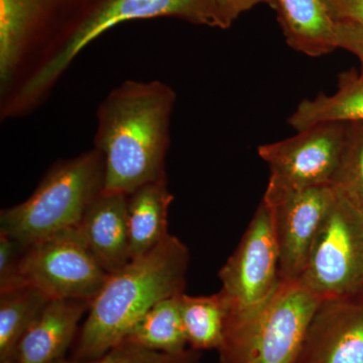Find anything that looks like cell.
<instances>
[{
    "label": "cell",
    "mask_w": 363,
    "mask_h": 363,
    "mask_svg": "<svg viewBox=\"0 0 363 363\" xmlns=\"http://www.w3.org/2000/svg\"><path fill=\"white\" fill-rule=\"evenodd\" d=\"M176 94L160 81H125L97 111L95 145L105 166V193L130 195L166 178L169 118Z\"/></svg>",
    "instance_id": "6da1fadb"
},
{
    "label": "cell",
    "mask_w": 363,
    "mask_h": 363,
    "mask_svg": "<svg viewBox=\"0 0 363 363\" xmlns=\"http://www.w3.org/2000/svg\"><path fill=\"white\" fill-rule=\"evenodd\" d=\"M189 262L187 247L169 234L147 255L109 274L91 301L88 316L76 339L73 359L102 357L123 342L155 305L183 294Z\"/></svg>",
    "instance_id": "7a4b0ae2"
},
{
    "label": "cell",
    "mask_w": 363,
    "mask_h": 363,
    "mask_svg": "<svg viewBox=\"0 0 363 363\" xmlns=\"http://www.w3.org/2000/svg\"><path fill=\"white\" fill-rule=\"evenodd\" d=\"M104 159L97 149L56 162L26 201L0 212V231L23 247L75 228L104 192Z\"/></svg>",
    "instance_id": "3957f363"
},
{
    "label": "cell",
    "mask_w": 363,
    "mask_h": 363,
    "mask_svg": "<svg viewBox=\"0 0 363 363\" xmlns=\"http://www.w3.org/2000/svg\"><path fill=\"white\" fill-rule=\"evenodd\" d=\"M321 301L298 281H279L264 304L227 314L220 363H297Z\"/></svg>",
    "instance_id": "277c9868"
},
{
    "label": "cell",
    "mask_w": 363,
    "mask_h": 363,
    "mask_svg": "<svg viewBox=\"0 0 363 363\" xmlns=\"http://www.w3.org/2000/svg\"><path fill=\"white\" fill-rule=\"evenodd\" d=\"M160 16H173L196 25L225 28L214 0H104L23 82L4 112L7 116H16L35 106L80 52L113 26L124 21Z\"/></svg>",
    "instance_id": "5b68a950"
},
{
    "label": "cell",
    "mask_w": 363,
    "mask_h": 363,
    "mask_svg": "<svg viewBox=\"0 0 363 363\" xmlns=\"http://www.w3.org/2000/svg\"><path fill=\"white\" fill-rule=\"evenodd\" d=\"M298 281L321 302L363 293V212L337 192Z\"/></svg>",
    "instance_id": "8992f818"
},
{
    "label": "cell",
    "mask_w": 363,
    "mask_h": 363,
    "mask_svg": "<svg viewBox=\"0 0 363 363\" xmlns=\"http://www.w3.org/2000/svg\"><path fill=\"white\" fill-rule=\"evenodd\" d=\"M348 123L318 124L281 142L259 147L269 169L264 201L278 204L289 195L306 189L333 184L337 173Z\"/></svg>",
    "instance_id": "52a82bcc"
},
{
    "label": "cell",
    "mask_w": 363,
    "mask_h": 363,
    "mask_svg": "<svg viewBox=\"0 0 363 363\" xmlns=\"http://www.w3.org/2000/svg\"><path fill=\"white\" fill-rule=\"evenodd\" d=\"M21 271L28 285L51 300L92 301L109 276L78 226L23 247Z\"/></svg>",
    "instance_id": "ba28073f"
},
{
    "label": "cell",
    "mask_w": 363,
    "mask_h": 363,
    "mask_svg": "<svg viewBox=\"0 0 363 363\" xmlns=\"http://www.w3.org/2000/svg\"><path fill=\"white\" fill-rule=\"evenodd\" d=\"M218 276L227 314L257 309L278 288L281 279L274 219L272 208L264 200Z\"/></svg>",
    "instance_id": "9c48e42d"
},
{
    "label": "cell",
    "mask_w": 363,
    "mask_h": 363,
    "mask_svg": "<svg viewBox=\"0 0 363 363\" xmlns=\"http://www.w3.org/2000/svg\"><path fill=\"white\" fill-rule=\"evenodd\" d=\"M335 197L334 188L324 186L293 193L269 206L281 281H298L302 276L313 243Z\"/></svg>",
    "instance_id": "30bf717a"
},
{
    "label": "cell",
    "mask_w": 363,
    "mask_h": 363,
    "mask_svg": "<svg viewBox=\"0 0 363 363\" xmlns=\"http://www.w3.org/2000/svg\"><path fill=\"white\" fill-rule=\"evenodd\" d=\"M297 363H363V293L320 303Z\"/></svg>",
    "instance_id": "8fae6325"
},
{
    "label": "cell",
    "mask_w": 363,
    "mask_h": 363,
    "mask_svg": "<svg viewBox=\"0 0 363 363\" xmlns=\"http://www.w3.org/2000/svg\"><path fill=\"white\" fill-rule=\"evenodd\" d=\"M91 301L54 298L40 310L16 346L13 363H57L77 333Z\"/></svg>",
    "instance_id": "7c38bea8"
},
{
    "label": "cell",
    "mask_w": 363,
    "mask_h": 363,
    "mask_svg": "<svg viewBox=\"0 0 363 363\" xmlns=\"http://www.w3.org/2000/svg\"><path fill=\"white\" fill-rule=\"evenodd\" d=\"M78 228L107 274L130 262L128 196L102 192L88 208Z\"/></svg>",
    "instance_id": "4fadbf2b"
},
{
    "label": "cell",
    "mask_w": 363,
    "mask_h": 363,
    "mask_svg": "<svg viewBox=\"0 0 363 363\" xmlns=\"http://www.w3.org/2000/svg\"><path fill=\"white\" fill-rule=\"evenodd\" d=\"M278 21L286 44L309 57L338 49L336 23L324 0H276Z\"/></svg>",
    "instance_id": "5bb4252c"
},
{
    "label": "cell",
    "mask_w": 363,
    "mask_h": 363,
    "mask_svg": "<svg viewBox=\"0 0 363 363\" xmlns=\"http://www.w3.org/2000/svg\"><path fill=\"white\" fill-rule=\"evenodd\" d=\"M55 0H0V82L4 89Z\"/></svg>",
    "instance_id": "9a60e30c"
},
{
    "label": "cell",
    "mask_w": 363,
    "mask_h": 363,
    "mask_svg": "<svg viewBox=\"0 0 363 363\" xmlns=\"http://www.w3.org/2000/svg\"><path fill=\"white\" fill-rule=\"evenodd\" d=\"M173 200L167 177L145 184L128 196L131 259L147 255L169 235L168 213Z\"/></svg>",
    "instance_id": "2e32d148"
},
{
    "label": "cell",
    "mask_w": 363,
    "mask_h": 363,
    "mask_svg": "<svg viewBox=\"0 0 363 363\" xmlns=\"http://www.w3.org/2000/svg\"><path fill=\"white\" fill-rule=\"evenodd\" d=\"M334 94L303 100L288 123L297 131L327 123L363 121V79L351 70L339 75Z\"/></svg>",
    "instance_id": "e0dca14e"
},
{
    "label": "cell",
    "mask_w": 363,
    "mask_h": 363,
    "mask_svg": "<svg viewBox=\"0 0 363 363\" xmlns=\"http://www.w3.org/2000/svg\"><path fill=\"white\" fill-rule=\"evenodd\" d=\"M181 295L155 305L140 318L124 341L160 352L180 353L187 350L180 314Z\"/></svg>",
    "instance_id": "ac0fdd59"
},
{
    "label": "cell",
    "mask_w": 363,
    "mask_h": 363,
    "mask_svg": "<svg viewBox=\"0 0 363 363\" xmlns=\"http://www.w3.org/2000/svg\"><path fill=\"white\" fill-rule=\"evenodd\" d=\"M180 314L190 348L197 351L219 350L224 337L227 317L220 294L180 296Z\"/></svg>",
    "instance_id": "d6986e66"
},
{
    "label": "cell",
    "mask_w": 363,
    "mask_h": 363,
    "mask_svg": "<svg viewBox=\"0 0 363 363\" xmlns=\"http://www.w3.org/2000/svg\"><path fill=\"white\" fill-rule=\"evenodd\" d=\"M50 300L30 285L0 294V363H13L21 338Z\"/></svg>",
    "instance_id": "ffe728a7"
},
{
    "label": "cell",
    "mask_w": 363,
    "mask_h": 363,
    "mask_svg": "<svg viewBox=\"0 0 363 363\" xmlns=\"http://www.w3.org/2000/svg\"><path fill=\"white\" fill-rule=\"evenodd\" d=\"M332 187L363 212V121L348 123L345 147Z\"/></svg>",
    "instance_id": "44dd1931"
},
{
    "label": "cell",
    "mask_w": 363,
    "mask_h": 363,
    "mask_svg": "<svg viewBox=\"0 0 363 363\" xmlns=\"http://www.w3.org/2000/svg\"><path fill=\"white\" fill-rule=\"evenodd\" d=\"M199 352L192 348L180 353L160 352L123 341L95 359H62L57 363H199Z\"/></svg>",
    "instance_id": "7402d4cb"
},
{
    "label": "cell",
    "mask_w": 363,
    "mask_h": 363,
    "mask_svg": "<svg viewBox=\"0 0 363 363\" xmlns=\"http://www.w3.org/2000/svg\"><path fill=\"white\" fill-rule=\"evenodd\" d=\"M23 245L0 231V294L28 285L21 271Z\"/></svg>",
    "instance_id": "603a6c76"
},
{
    "label": "cell",
    "mask_w": 363,
    "mask_h": 363,
    "mask_svg": "<svg viewBox=\"0 0 363 363\" xmlns=\"http://www.w3.org/2000/svg\"><path fill=\"white\" fill-rule=\"evenodd\" d=\"M338 49L357 57L360 64L359 76L363 79V26L353 23H336Z\"/></svg>",
    "instance_id": "cb8c5ba5"
},
{
    "label": "cell",
    "mask_w": 363,
    "mask_h": 363,
    "mask_svg": "<svg viewBox=\"0 0 363 363\" xmlns=\"http://www.w3.org/2000/svg\"><path fill=\"white\" fill-rule=\"evenodd\" d=\"M335 23H353L363 26V0H324Z\"/></svg>",
    "instance_id": "d4e9b609"
},
{
    "label": "cell",
    "mask_w": 363,
    "mask_h": 363,
    "mask_svg": "<svg viewBox=\"0 0 363 363\" xmlns=\"http://www.w3.org/2000/svg\"><path fill=\"white\" fill-rule=\"evenodd\" d=\"M217 9L223 21L225 28L233 25L234 21L245 11H250L253 6L266 4L276 9V0H214Z\"/></svg>",
    "instance_id": "484cf974"
}]
</instances>
